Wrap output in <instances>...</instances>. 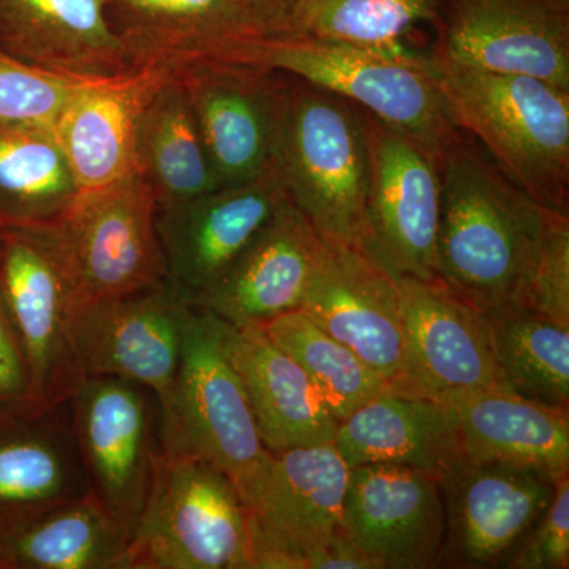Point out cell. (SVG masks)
Returning a JSON list of instances; mask_svg holds the SVG:
<instances>
[{
	"mask_svg": "<svg viewBox=\"0 0 569 569\" xmlns=\"http://www.w3.org/2000/svg\"><path fill=\"white\" fill-rule=\"evenodd\" d=\"M437 274L486 317L529 307L549 209L459 130L440 159Z\"/></svg>",
	"mask_w": 569,
	"mask_h": 569,
	"instance_id": "obj_1",
	"label": "cell"
},
{
	"mask_svg": "<svg viewBox=\"0 0 569 569\" xmlns=\"http://www.w3.org/2000/svg\"><path fill=\"white\" fill-rule=\"evenodd\" d=\"M200 59L252 63L309 82L350 100L438 156L459 132L429 56L408 48L378 50L310 33L277 32L231 41Z\"/></svg>",
	"mask_w": 569,
	"mask_h": 569,
	"instance_id": "obj_2",
	"label": "cell"
},
{
	"mask_svg": "<svg viewBox=\"0 0 569 569\" xmlns=\"http://www.w3.org/2000/svg\"><path fill=\"white\" fill-rule=\"evenodd\" d=\"M429 61L452 123L539 206L569 213V89Z\"/></svg>",
	"mask_w": 569,
	"mask_h": 569,
	"instance_id": "obj_3",
	"label": "cell"
},
{
	"mask_svg": "<svg viewBox=\"0 0 569 569\" xmlns=\"http://www.w3.org/2000/svg\"><path fill=\"white\" fill-rule=\"evenodd\" d=\"M249 508L227 473L160 443L129 546V569H252Z\"/></svg>",
	"mask_w": 569,
	"mask_h": 569,
	"instance_id": "obj_4",
	"label": "cell"
},
{
	"mask_svg": "<svg viewBox=\"0 0 569 569\" xmlns=\"http://www.w3.org/2000/svg\"><path fill=\"white\" fill-rule=\"evenodd\" d=\"M276 171L290 203L326 242H361L369 146L365 110L290 77Z\"/></svg>",
	"mask_w": 569,
	"mask_h": 569,
	"instance_id": "obj_5",
	"label": "cell"
},
{
	"mask_svg": "<svg viewBox=\"0 0 569 569\" xmlns=\"http://www.w3.org/2000/svg\"><path fill=\"white\" fill-rule=\"evenodd\" d=\"M160 443L211 460L234 482L247 508L271 460L224 346L222 321L200 307L187 317L173 406L160 419Z\"/></svg>",
	"mask_w": 569,
	"mask_h": 569,
	"instance_id": "obj_6",
	"label": "cell"
},
{
	"mask_svg": "<svg viewBox=\"0 0 569 569\" xmlns=\"http://www.w3.org/2000/svg\"><path fill=\"white\" fill-rule=\"evenodd\" d=\"M159 204L140 174L77 194L52 220L84 305L167 287Z\"/></svg>",
	"mask_w": 569,
	"mask_h": 569,
	"instance_id": "obj_7",
	"label": "cell"
},
{
	"mask_svg": "<svg viewBox=\"0 0 569 569\" xmlns=\"http://www.w3.org/2000/svg\"><path fill=\"white\" fill-rule=\"evenodd\" d=\"M0 295L24 348L37 402L61 406L82 378L71 332L84 302L51 222L0 228Z\"/></svg>",
	"mask_w": 569,
	"mask_h": 569,
	"instance_id": "obj_8",
	"label": "cell"
},
{
	"mask_svg": "<svg viewBox=\"0 0 569 569\" xmlns=\"http://www.w3.org/2000/svg\"><path fill=\"white\" fill-rule=\"evenodd\" d=\"M369 190L362 250L396 280H433L441 212L437 152L365 110Z\"/></svg>",
	"mask_w": 569,
	"mask_h": 569,
	"instance_id": "obj_9",
	"label": "cell"
},
{
	"mask_svg": "<svg viewBox=\"0 0 569 569\" xmlns=\"http://www.w3.org/2000/svg\"><path fill=\"white\" fill-rule=\"evenodd\" d=\"M69 407L89 493L132 538L160 447L159 402L127 378L88 376Z\"/></svg>",
	"mask_w": 569,
	"mask_h": 569,
	"instance_id": "obj_10",
	"label": "cell"
},
{
	"mask_svg": "<svg viewBox=\"0 0 569 569\" xmlns=\"http://www.w3.org/2000/svg\"><path fill=\"white\" fill-rule=\"evenodd\" d=\"M171 69L189 97L219 187L276 170L288 74L220 59H194Z\"/></svg>",
	"mask_w": 569,
	"mask_h": 569,
	"instance_id": "obj_11",
	"label": "cell"
},
{
	"mask_svg": "<svg viewBox=\"0 0 569 569\" xmlns=\"http://www.w3.org/2000/svg\"><path fill=\"white\" fill-rule=\"evenodd\" d=\"M430 58L569 89V0H438Z\"/></svg>",
	"mask_w": 569,
	"mask_h": 569,
	"instance_id": "obj_12",
	"label": "cell"
},
{
	"mask_svg": "<svg viewBox=\"0 0 569 569\" xmlns=\"http://www.w3.org/2000/svg\"><path fill=\"white\" fill-rule=\"evenodd\" d=\"M350 475L335 441L271 452L249 507L252 569H306L310 553L346 533Z\"/></svg>",
	"mask_w": 569,
	"mask_h": 569,
	"instance_id": "obj_13",
	"label": "cell"
},
{
	"mask_svg": "<svg viewBox=\"0 0 569 569\" xmlns=\"http://www.w3.org/2000/svg\"><path fill=\"white\" fill-rule=\"evenodd\" d=\"M399 284L406 358L392 392L447 403L471 392L508 391L498 373L492 328L485 313L440 279L406 277Z\"/></svg>",
	"mask_w": 569,
	"mask_h": 569,
	"instance_id": "obj_14",
	"label": "cell"
},
{
	"mask_svg": "<svg viewBox=\"0 0 569 569\" xmlns=\"http://www.w3.org/2000/svg\"><path fill=\"white\" fill-rule=\"evenodd\" d=\"M192 307L168 284L82 306L71 332L78 372L140 383L156 396L160 419L167 417L173 406L183 329Z\"/></svg>",
	"mask_w": 569,
	"mask_h": 569,
	"instance_id": "obj_15",
	"label": "cell"
},
{
	"mask_svg": "<svg viewBox=\"0 0 569 569\" xmlns=\"http://www.w3.org/2000/svg\"><path fill=\"white\" fill-rule=\"evenodd\" d=\"M284 198L274 170L160 208L157 223L170 290L197 306L252 244Z\"/></svg>",
	"mask_w": 569,
	"mask_h": 569,
	"instance_id": "obj_16",
	"label": "cell"
},
{
	"mask_svg": "<svg viewBox=\"0 0 569 569\" xmlns=\"http://www.w3.org/2000/svg\"><path fill=\"white\" fill-rule=\"evenodd\" d=\"M531 468L463 458L438 481L447 509L440 568H505L556 492Z\"/></svg>",
	"mask_w": 569,
	"mask_h": 569,
	"instance_id": "obj_17",
	"label": "cell"
},
{
	"mask_svg": "<svg viewBox=\"0 0 569 569\" xmlns=\"http://www.w3.org/2000/svg\"><path fill=\"white\" fill-rule=\"evenodd\" d=\"M343 527L378 569L440 568L447 537L440 481L392 463L353 467Z\"/></svg>",
	"mask_w": 569,
	"mask_h": 569,
	"instance_id": "obj_18",
	"label": "cell"
},
{
	"mask_svg": "<svg viewBox=\"0 0 569 569\" xmlns=\"http://www.w3.org/2000/svg\"><path fill=\"white\" fill-rule=\"evenodd\" d=\"M400 305L399 280L358 247L326 242L323 263L299 310L355 351L391 391L406 358Z\"/></svg>",
	"mask_w": 569,
	"mask_h": 569,
	"instance_id": "obj_19",
	"label": "cell"
},
{
	"mask_svg": "<svg viewBox=\"0 0 569 569\" xmlns=\"http://www.w3.org/2000/svg\"><path fill=\"white\" fill-rule=\"evenodd\" d=\"M325 253V239L284 198L252 244L194 307L231 326L268 323L301 309Z\"/></svg>",
	"mask_w": 569,
	"mask_h": 569,
	"instance_id": "obj_20",
	"label": "cell"
},
{
	"mask_svg": "<svg viewBox=\"0 0 569 569\" xmlns=\"http://www.w3.org/2000/svg\"><path fill=\"white\" fill-rule=\"evenodd\" d=\"M88 493L69 400L0 417V541Z\"/></svg>",
	"mask_w": 569,
	"mask_h": 569,
	"instance_id": "obj_21",
	"label": "cell"
},
{
	"mask_svg": "<svg viewBox=\"0 0 569 569\" xmlns=\"http://www.w3.org/2000/svg\"><path fill=\"white\" fill-rule=\"evenodd\" d=\"M0 51L78 80L141 69L112 28L104 0H0Z\"/></svg>",
	"mask_w": 569,
	"mask_h": 569,
	"instance_id": "obj_22",
	"label": "cell"
},
{
	"mask_svg": "<svg viewBox=\"0 0 569 569\" xmlns=\"http://www.w3.org/2000/svg\"><path fill=\"white\" fill-rule=\"evenodd\" d=\"M170 67L148 66L119 77L82 80L62 108L54 133L78 193L104 189L137 173L138 118Z\"/></svg>",
	"mask_w": 569,
	"mask_h": 569,
	"instance_id": "obj_23",
	"label": "cell"
},
{
	"mask_svg": "<svg viewBox=\"0 0 569 569\" xmlns=\"http://www.w3.org/2000/svg\"><path fill=\"white\" fill-rule=\"evenodd\" d=\"M222 325L224 346L244 385L268 451L335 440L339 421L302 367L280 350L261 326Z\"/></svg>",
	"mask_w": 569,
	"mask_h": 569,
	"instance_id": "obj_24",
	"label": "cell"
},
{
	"mask_svg": "<svg viewBox=\"0 0 569 569\" xmlns=\"http://www.w3.org/2000/svg\"><path fill=\"white\" fill-rule=\"evenodd\" d=\"M332 441L351 468L392 463L440 479L463 459L447 403L388 389L342 419Z\"/></svg>",
	"mask_w": 569,
	"mask_h": 569,
	"instance_id": "obj_25",
	"label": "cell"
},
{
	"mask_svg": "<svg viewBox=\"0 0 569 569\" xmlns=\"http://www.w3.org/2000/svg\"><path fill=\"white\" fill-rule=\"evenodd\" d=\"M463 458L569 475V408L531 402L503 391L471 392L447 402Z\"/></svg>",
	"mask_w": 569,
	"mask_h": 569,
	"instance_id": "obj_26",
	"label": "cell"
},
{
	"mask_svg": "<svg viewBox=\"0 0 569 569\" xmlns=\"http://www.w3.org/2000/svg\"><path fill=\"white\" fill-rule=\"evenodd\" d=\"M112 28L138 66L194 61L257 37L236 0H104Z\"/></svg>",
	"mask_w": 569,
	"mask_h": 569,
	"instance_id": "obj_27",
	"label": "cell"
},
{
	"mask_svg": "<svg viewBox=\"0 0 569 569\" xmlns=\"http://www.w3.org/2000/svg\"><path fill=\"white\" fill-rule=\"evenodd\" d=\"M134 162L159 209L219 189L189 97L173 69L140 112Z\"/></svg>",
	"mask_w": 569,
	"mask_h": 569,
	"instance_id": "obj_28",
	"label": "cell"
},
{
	"mask_svg": "<svg viewBox=\"0 0 569 569\" xmlns=\"http://www.w3.org/2000/svg\"><path fill=\"white\" fill-rule=\"evenodd\" d=\"M130 535L91 496L0 541V569H129Z\"/></svg>",
	"mask_w": 569,
	"mask_h": 569,
	"instance_id": "obj_29",
	"label": "cell"
},
{
	"mask_svg": "<svg viewBox=\"0 0 569 569\" xmlns=\"http://www.w3.org/2000/svg\"><path fill=\"white\" fill-rule=\"evenodd\" d=\"M77 194L52 127L0 123V228L50 223Z\"/></svg>",
	"mask_w": 569,
	"mask_h": 569,
	"instance_id": "obj_30",
	"label": "cell"
},
{
	"mask_svg": "<svg viewBox=\"0 0 569 569\" xmlns=\"http://www.w3.org/2000/svg\"><path fill=\"white\" fill-rule=\"evenodd\" d=\"M488 318L505 388L531 402L569 408V326L530 307Z\"/></svg>",
	"mask_w": 569,
	"mask_h": 569,
	"instance_id": "obj_31",
	"label": "cell"
},
{
	"mask_svg": "<svg viewBox=\"0 0 569 569\" xmlns=\"http://www.w3.org/2000/svg\"><path fill=\"white\" fill-rule=\"evenodd\" d=\"M261 329L302 367L339 422L387 389L355 351L313 323L302 310L272 318Z\"/></svg>",
	"mask_w": 569,
	"mask_h": 569,
	"instance_id": "obj_32",
	"label": "cell"
},
{
	"mask_svg": "<svg viewBox=\"0 0 569 569\" xmlns=\"http://www.w3.org/2000/svg\"><path fill=\"white\" fill-rule=\"evenodd\" d=\"M438 0H305L283 32L378 50H402L407 33L436 20Z\"/></svg>",
	"mask_w": 569,
	"mask_h": 569,
	"instance_id": "obj_33",
	"label": "cell"
},
{
	"mask_svg": "<svg viewBox=\"0 0 569 569\" xmlns=\"http://www.w3.org/2000/svg\"><path fill=\"white\" fill-rule=\"evenodd\" d=\"M81 81L37 69L0 51V123L54 127Z\"/></svg>",
	"mask_w": 569,
	"mask_h": 569,
	"instance_id": "obj_34",
	"label": "cell"
},
{
	"mask_svg": "<svg viewBox=\"0 0 569 569\" xmlns=\"http://www.w3.org/2000/svg\"><path fill=\"white\" fill-rule=\"evenodd\" d=\"M529 307L569 326V213L548 211Z\"/></svg>",
	"mask_w": 569,
	"mask_h": 569,
	"instance_id": "obj_35",
	"label": "cell"
},
{
	"mask_svg": "<svg viewBox=\"0 0 569 569\" xmlns=\"http://www.w3.org/2000/svg\"><path fill=\"white\" fill-rule=\"evenodd\" d=\"M508 569L569 568V475L556 479V492L508 560Z\"/></svg>",
	"mask_w": 569,
	"mask_h": 569,
	"instance_id": "obj_36",
	"label": "cell"
},
{
	"mask_svg": "<svg viewBox=\"0 0 569 569\" xmlns=\"http://www.w3.org/2000/svg\"><path fill=\"white\" fill-rule=\"evenodd\" d=\"M43 408L37 402L31 369L0 295V417Z\"/></svg>",
	"mask_w": 569,
	"mask_h": 569,
	"instance_id": "obj_37",
	"label": "cell"
},
{
	"mask_svg": "<svg viewBox=\"0 0 569 569\" xmlns=\"http://www.w3.org/2000/svg\"><path fill=\"white\" fill-rule=\"evenodd\" d=\"M306 569H378L376 561L347 533L339 535L323 548L310 553Z\"/></svg>",
	"mask_w": 569,
	"mask_h": 569,
	"instance_id": "obj_38",
	"label": "cell"
},
{
	"mask_svg": "<svg viewBox=\"0 0 569 569\" xmlns=\"http://www.w3.org/2000/svg\"><path fill=\"white\" fill-rule=\"evenodd\" d=\"M258 36L283 32L305 0H236Z\"/></svg>",
	"mask_w": 569,
	"mask_h": 569,
	"instance_id": "obj_39",
	"label": "cell"
}]
</instances>
